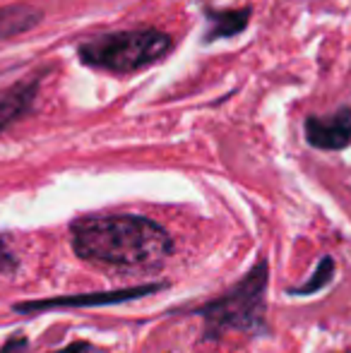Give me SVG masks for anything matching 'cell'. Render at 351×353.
<instances>
[{"instance_id":"8992f818","label":"cell","mask_w":351,"mask_h":353,"mask_svg":"<svg viewBox=\"0 0 351 353\" xmlns=\"http://www.w3.org/2000/svg\"><path fill=\"white\" fill-rule=\"evenodd\" d=\"M37 89L39 79H27V82H17L0 92V132H5L22 116H27L37 99Z\"/></svg>"},{"instance_id":"ba28073f","label":"cell","mask_w":351,"mask_h":353,"mask_svg":"<svg viewBox=\"0 0 351 353\" xmlns=\"http://www.w3.org/2000/svg\"><path fill=\"white\" fill-rule=\"evenodd\" d=\"M248 17L250 10H212V12H207L205 41H217V39H226L243 32Z\"/></svg>"},{"instance_id":"5b68a950","label":"cell","mask_w":351,"mask_h":353,"mask_svg":"<svg viewBox=\"0 0 351 353\" xmlns=\"http://www.w3.org/2000/svg\"><path fill=\"white\" fill-rule=\"evenodd\" d=\"M305 140L310 147L339 152L351 144V108H339L332 116L305 118Z\"/></svg>"},{"instance_id":"52a82bcc","label":"cell","mask_w":351,"mask_h":353,"mask_svg":"<svg viewBox=\"0 0 351 353\" xmlns=\"http://www.w3.org/2000/svg\"><path fill=\"white\" fill-rule=\"evenodd\" d=\"M41 17L43 14L32 5H5V8H0V41L32 32L41 22Z\"/></svg>"},{"instance_id":"3957f363","label":"cell","mask_w":351,"mask_h":353,"mask_svg":"<svg viewBox=\"0 0 351 353\" xmlns=\"http://www.w3.org/2000/svg\"><path fill=\"white\" fill-rule=\"evenodd\" d=\"M169 48V34L157 29H137V32H108L87 39L77 46V56L89 68L128 74L161 61Z\"/></svg>"},{"instance_id":"7a4b0ae2","label":"cell","mask_w":351,"mask_h":353,"mask_svg":"<svg viewBox=\"0 0 351 353\" xmlns=\"http://www.w3.org/2000/svg\"><path fill=\"white\" fill-rule=\"evenodd\" d=\"M267 281H270V265H267V260H260L224 296L197 305L192 315L200 317L205 325V339L219 341L221 336L231 334V332L267 334V330H270L265 320Z\"/></svg>"},{"instance_id":"9c48e42d","label":"cell","mask_w":351,"mask_h":353,"mask_svg":"<svg viewBox=\"0 0 351 353\" xmlns=\"http://www.w3.org/2000/svg\"><path fill=\"white\" fill-rule=\"evenodd\" d=\"M332 279H334V260L330 255H325V257H320V262L315 265V272L310 274L308 281L301 283V286L289 288L286 293H289V296H310V293L323 291Z\"/></svg>"},{"instance_id":"7c38bea8","label":"cell","mask_w":351,"mask_h":353,"mask_svg":"<svg viewBox=\"0 0 351 353\" xmlns=\"http://www.w3.org/2000/svg\"><path fill=\"white\" fill-rule=\"evenodd\" d=\"M53 353H101V351L94 344H89V341H72V344L63 346V349H58Z\"/></svg>"},{"instance_id":"8fae6325","label":"cell","mask_w":351,"mask_h":353,"mask_svg":"<svg viewBox=\"0 0 351 353\" xmlns=\"http://www.w3.org/2000/svg\"><path fill=\"white\" fill-rule=\"evenodd\" d=\"M27 346H29L27 336H24V334H12L3 346H0V353H24V351H27Z\"/></svg>"},{"instance_id":"277c9868","label":"cell","mask_w":351,"mask_h":353,"mask_svg":"<svg viewBox=\"0 0 351 353\" xmlns=\"http://www.w3.org/2000/svg\"><path fill=\"white\" fill-rule=\"evenodd\" d=\"M166 288V283H140V286L113 288V291H92V293H72V296H56L43 298V301H24L14 303L12 310L19 315H37V312L51 310H77V307H111L123 305V303L140 301L152 293Z\"/></svg>"},{"instance_id":"6da1fadb","label":"cell","mask_w":351,"mask_h":353,"mask_svg":"<svg viewBox=\"0 0 351 353\" xmlns=\"http://www.w3.org/2000/svg\"><path fill=\"white\" fill-rule=\"evenodd\" d=\"M72 250L80 260L113 270H157L174 250L161 223L140 214H101L75 219Z\"/></svg>"},{"instance_id":"30bf717a","label":"cell","mask_w":351,"mask_h":353,"mask_svg":"<svg viewBox=\"0 0 351 353\" xmlns=\"http://www.w3.org/2000/svg\"><path fill=\"white\" fill-rule=\"evenodd\" d=\"M17 265H19V260H17V255H14L12 245H10V238L0 233V276L12 274V272L17 270Z\"/></svg>"}]
</instances>
